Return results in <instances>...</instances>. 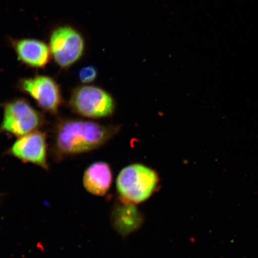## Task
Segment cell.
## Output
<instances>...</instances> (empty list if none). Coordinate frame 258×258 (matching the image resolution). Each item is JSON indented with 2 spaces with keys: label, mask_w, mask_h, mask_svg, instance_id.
I'll list each match as a JSON object with an SVG mask.
<instances>
[{
  "label": "cell",
  "mask_w": 258,
  "mask_h": 258,
  "mask_svg": "<svg viewBox=\"0 0 258 258\" xmlns=\"http://www.w3.org/2000/svg\"><path fill=\"white\" fill-rule=\"evenodd\" d=\"M19 89L30 96L43 111L56 115L62 104L60 88L52 77L37 75L22 79L18 83Z\"/></svg>",
  "instance_id": "8992f818"
},
{
  "label": "cell",
  "mask_w": 258,
  "mask_h": 258,
  "mask_svg": "<svg viewBox=\"0 0 258 258\" xmlns=\"http://www.w3.org/2000/svg\"><path fill=\"white\" fill-rule=\"evenodd\" d=\"M69 105L75 114L89 118L109 117L116 107L115 100L110 93L93 85H82L74 89Z\"/></svg>",
  "instance_id": "277c9868"
},
{
  "label": "cell",
  "mask_w": 258,
  "mask_h": 258,
  "mask_svg": "<svg viewBox=\"0 0 258 258\" xmlns=\"http://www.w3.org/2000/svg\"><path fill=\"white\" fill-rule=\"evenodd\" d=\"M159 181V175L154 169L143 164L135 163L120 171L116 186L122 202L134 205L149 199Z\"/></svg>",
  "instance_id": "7a4b0ae2"
},
{
  "label": "cell",
  "mask_w": 258,
  "mask_h": 258,
  "mask_svg": "<svg viewBox=\"0 0 258 258\" xmlns=\"http://www.w3.org/2000/svg\"><path fill=\"white\" fill-rule=\"evenodd\" d=\"M112 221L119 233L126 235L138 230L143 222V217L133 205L122 202L113 212Z\"/></svg>",
  "instance_id": "30bf717a"
},
{
  "label": "cell",
  "mask_w": 258,
  "mask_h": 258,
  "mask_svg": "<svg viewBox=\"0 0 258 258\" xmlns=\"http://www.w3.org/2000/svg\"><path fill=\"white\" fill-rule=\"evenodd\" d=\"M18 59L29 67L43 69L51 57L48 45L44 42L31 38H22L11 41Z\"/></svg>",
  "instance_id": "ba28073f"
},
{
  "label": "cell",
  "mask_w": 258,
  "mask_h": 258,
  "mask_svg": "<svg viewBox=\"0 0 258 258\" xmlns=\"http://www.w3.org/2000/svg\"><path fill=\"white\" fill-rule=\"evenodd\" d=\"M119 125H103L82 119H60L54 124L51 154L55 160L90 152L107 143Z\"/></svg>",
  "instance_id": "6da1fadb"
},
{
  "label": "cell",
  "mask_w": 258,
  "mask_h": 258,
  "mask_svg": "<svg viewBox=\"0 0 258 258\" xmlns=\"http://www.w3.org/2000/svg\"><path fill=\"white\" fill-rule=\"evenodd\" d=\"M112 173L109 164L103 161L93 163L84 173L83 183L87 191L93 195L102 196L110 189Z\"/></svg>",
  "instance_id": "9c48e42d"
},
{
  "label": "cell",
  "mask_w": 258,
  "mask_h": 258,
  "mask_svg": "<svg viewBox=\"0 0 258 258\" xmlns=\"http://www.w3.org/2000/svg\"><path fill=\"white\" fill-rule=\"evenodd\" d=\"M8 153L25 163L33 164L46 170L49 169L45 132L37 130L19 137L9 148Z\"/></svg>",
  "instance_id": "52a82bcc"
},
{
  "label": "cell",
  "mask_w": 258,
  "mask_h": 258,
  "mask_svg": "<svg viewBox=\"0 0 258 258\" xmlns=\"http://www.w3.org/2000/svg\"><path fill=\"white\" fill-rule=\"evenodd\" d=\"M3 108L0 133L19 138L38 130L46 124L44 115L24 98L11 100L3 104Z\"/></svg>",
  "instance_id": "3957f363"
},
{
  "label": "cell",
  "mask_w": 258,
  "mask_h": 258,
  "mask_svg": "<svg viewBox=\"0 0 258 258\" xmlns=\"http://www.w3.org/2000/svg\"><path fill=\"white\" fill-rule=\"evenodd\" d=\"M98 76V72L96 68L93 66H87L80 69L79 73V78L81 82L88 85L95 81Z\"/></svg>",
  "instance_id": "8fae6325"
},
{
  "label": "cell",
  "mask_w": 258,
  "mask_h": 258,
  "mask_svg": "<svg viewBox=\"0 0 258 258\" xmlns=\"http://www.w3.org/2000/svg\"><path fill=\"white\" fill-rule=\"evenodd\" d=\"M49 46L51 57L57 66L67 69L81 59L85 53V41L72 26L58 27L51 32Z\"/></svg>",
  "instance_id": "5b68a950"
}]
</instances>
